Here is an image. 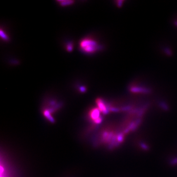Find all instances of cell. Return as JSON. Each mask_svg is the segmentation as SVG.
<instances>
[{
	"label": "cell",
	"mask_w": 177,
	"mask_h": 177,
	"mask_svg": "<svg viewBox=\"0 0 177 177\" xmlns=\"http://www.w3.org/2000/svg\"><path fill=\"white\" fill-rule=\"evenodd\" d=\"M80 46L84 52L87 53H92L99 50V46L94 40L84 39L81 41Z\"/></svg>",
	"instance_id": "1"
},
{
	"label": "cell",
	"mask_w": 177,
	"mask_h": 177,
	"mask_svg": "<svg viewBox=\"0 0 177 177\" xmlns=\"http://www.w3.org/2000/svg\"><path fill=\"white\" fill-rule=\"evenodd\" d=\"M97 103L98 106V109L100 110V111L104 114L107 112V107L102 100L100 98L98 99L97 100Z\"/></svg>",
	"instance_id": "2"
},
{
	"label": "cell",
	"mask_w": 177,
	"mask_h": 177,
	"mask_svg": "<svg viewBox=\"0 0 177 177\" xmlns=\"http://www.w3.org/2000/svg\"><path fill=\"white\" fill-rule=\"evenodd\" d=\"M90 117L94 121L100 117V110L98 108H94L91 110Z\"/></svg>",
	"instance_id": "3"
},
{
	"label": "cell",
	"mask_w": 177,
	"mask_h": 177,
	"mask_svg": "<svg viewBox=\"0 0 177 177\" xmlns=\"http://www.w3.org/2000/svg\"><path fill=\"white\" fill-rule=\"evenodd\" d=\"M44 115L49 120H50V121H54V120L53 119V118L52 117V116H51V114H50V112L49 111V110H45L44 111Z\"/></svg>",
	"instance_id": "4"
},
{
	"label": "cell",
	"mask_w": 177,
	"mask_h": 177,
	"mask_svg": "<svg viewBox=\"0 0 177 177\" xmlns=\"http://www.w3.org/2000/svg\"><path fill=\"white\" fill-rule=\"evenodd\" d=\"M59 2L60 3V4L62 6H65L71 5L74 2L73 1H60Z\"/></svg>",
	"instance_id": "5"
},
{
	"label": "cell",
	"mask_w": 177,
	"mask_h": 177,
	"mask_svg": "<svg viewBox=\"0 0 177 177\" xmlns=\"http://www.w3.org/2000/svg\"><path fill=\"white\" fill-rule=\"evenodd\" d=\"M0 33H1V37L4 39V40H9V37L8 36L6 35V34L2 30H1V32H0Z\"/></svg>",
	"instance_id": "6"
},
{
	"label": "cell",
	"mask_w": 177,
	"mask_h": 177,
	"mask_svg": "<svg viewBox=\"0 0 177 177\" xmlns=\"http://www.w3.org/2000/svg\"><path fill=\"white\" fill-rule=\"evenodd\" d=\"M66 49L68 51H71L73 49V45L72 43H70L68 44L66 46Z\"/></svg>",
	"instance_id": "7"
},
{
	"label": "cell",
	"mask_w": 177,
	"mask_h": 177,
	"mask_svg": "<svg viewBox=\"0 0 177 177\" xmlns=\"http://www.w3.org/2000/svg\"><path fill=\"white\" fill-rule=\"evenodd\" d=\"M80 91L81 92H84L86 91V88L85 87L83 86V87H81L80 88Z\"/></svg>",
	"instance_id": "8"
}]
</instances>
